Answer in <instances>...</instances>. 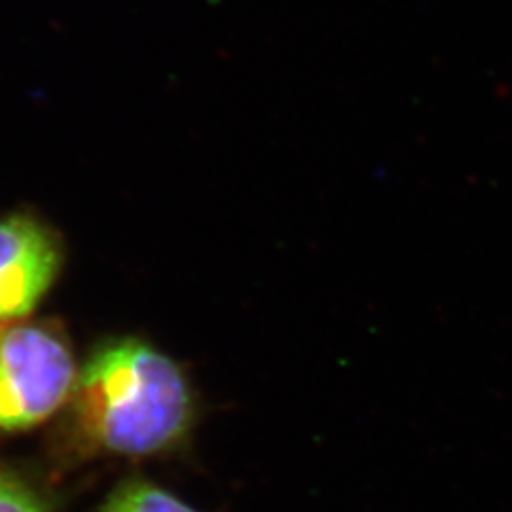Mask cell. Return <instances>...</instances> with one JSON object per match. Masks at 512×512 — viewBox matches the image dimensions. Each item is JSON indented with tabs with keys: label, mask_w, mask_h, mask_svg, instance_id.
<instances>
[{
	"label": "cell",
	"mask_w": 512,
	"mask_h": 512,
	"mask_svg": "<svg viewBox=\"0 0 512 512\" xmlns=\"http://www.w3.org/2000/svg\"><path fill=\"white\" fill-rule=\"evenodd\" d=\"M61 253L52 232L27 217L0 220V321L27 315L50 289Z\"/></svg>",
	"instance_id": "3"
},
{
	"label": "cell",
	"mask_w": 512,
	"mask_h": 512,
	"mask_svg": "<svg viewBox=\"0 0 512 512\" xmlns=\"http://www.w3.org/2000/svg\"><path fill=\"white\" fill-rule=\"evenodd\" d=\"M76 385L71 349L42 325L0 329V429L19 431L52 416Z\"/></svg>",
	"instance_id": "2"
},
{
	"label": "cell",
	"mask_w": 512,
	"mask_h": 512,
	"mask_svg": "<svg viewBox=\"0 0 512 512\" xmlns=\"http://www.w3.org/2000/svg\"><path fill=\"white\" fill-rule=\"evenodd\" d=\"M74 391L86 437L116 456L147 458L177 450L198 418L196 393L183 366L135 338L97 349Z\"/></svg>",
	"instance_id": "1"
},
{
	"label": "cell",
	"mask_w": 512,
	"mask_h": 512,
	"mask_svg": "<svg viewBox=\"0 0 512 512\" xmlns=\"http://www.w3.org/2000/svg\"><path fill=\"white\" fill-rule=\"evenodd\" d=\"M101 512H198L183 499L148 480H128L110 495Z\"/></svg>",
	"instance_id": "4"
},
{
	"label": "cell",
	"mask_w": 512,
	"mask_h": 512,
	"mask_svg": "<svg viewBox=\"0 0 512 512\" xmlns=\"http://www.w3.org/2000/svg\"><path fill=\"white\" fill-rule=\"evenodd\" d=\"M0 512H46V509L29 488L0 475Z\"/></svg>",
	"instance_id": "5"
}]
</instances>
